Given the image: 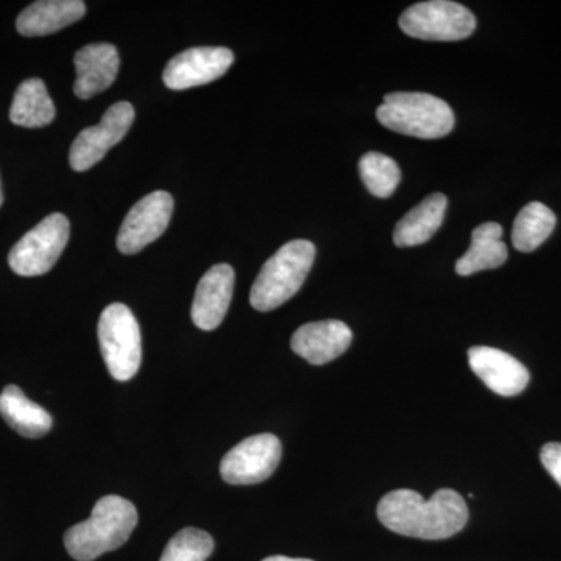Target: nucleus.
<instances>
[{"label": "nucleus", "mask_w": 561, "mask_h": 561, "mask_svg": "<svg viewBox=\"0 0 561 561\" xmlns=\"http://www.w3.org/2000/svg\"><path fill=\"white\" fill-rule=\"evenodd\" d=\"M283 446L273 434H260L236 445L221 459L220 474L231 485H253L267 481L278 468Z\"/></svg>", "instance_id": "obj_9"}, {"label": "nucleus", "mask_w": 561, "mask_h": 561, "mask_svg": "<svg viewBox=\"0 0 561 561\" xmlns=\"http://www.w3.org/2000/svg\"><path fill=\"white\" fill-rule=\"evenodd\" d=\"M10 119L18 127L24 128H43L54 122L55 105L43 80L22 81L14 92Z\"/></svg>", "instance_id": "obj_20"}, {"label": "nucleus", "mask_w": 561, "mask_h": 561, "mask_svg": "<svg viewBox=\"0 0 561 561\" xmlns=\"http://www.w3.org/2000/svg\"><path fill=\"white\" fill-rule=\"evenodd\" d=\"M405 35L424 41H460L476 31V18L451 0H431L409 7L400 18Z\"/></svg>", "instance_id": "obj_7"}, {"label": "nucleus", "mask_w": 561, "mask_h": 561, "mask_svg": "<svg viewBox=\"0 0 561 561\" xmlns=\"http://www.w3.org/2000/svg\"><path fill=\"white\" fill-rule=\"evenodd\" d=\"M448 198L442 192H435L424 198L419 206L409 210L393 231L394 245L400 249L416 247L434 238L445 219Z\"/></svg>", "instance_id": "obj_17"}, {"label": "nucleus", "mask_w": 561, "mask_h": 561, "mask_svg": "<svg viewBox=\"0 0 561 561\" xmlns=\"http://www.w3.org/2000/svg\"><path fill=\"white\" fill-rule=\"evenodd\" d=\"M316 260V247L309 241H291L280 247L262 265L250 291L256 311L268 312L289 301L301 289Z\"/></svg>", "instance_id": "obj_3"}, {"label": "nucleus", "mask_w": 561, "mask_h": 561, "mask_svg": "<svg viewBox=\"0 0 561 561\" xmlns=\"http://www.w3.org/2000/svg\"><path fill=\"white\" fill-rule=\"evenodd\" d=\"M103 360L116 381H130L139 371L142 342L138 320L122 302L103 309L98 327Z\"/></svg>", "instance_id": "obj_5"}, {"label": "nucleus", "mask_w": 561, "mask_h": 561, "mask_svg": "<svg viewBox=\"0 0 561 561\" xmlns=\"http://www.w3.org/2000/svg\"><path fill=\"white\" fill-rule=\"evenodd\" d=\"M70 225L60 213L50 214L11 249V271L21 276H39L50 272L68 245Z\"/></svg>", "instance_id": "obj_6"}, {"label": "nucleus", "mask_w": 561, "mask_h": 561, "mask_svg": "<svg viewBox=\"0 0 561 561\" xmlns=\"http://www.w3.org/2000/svg\"><path fill=\"white\" fill-rule=\"evenodd\" d=\"M73 62L77 70L73 92L77 98L87 101L108 90L114 83L119 72L121 58L113 44L98 43L77 51Z\"/></svg>", "instance_id": "obj_15"}, {"label": "nucleus", "mask_w": 561, "mask_h": 561, "mask_svg": "<svg viewBox=\"0 0 561 561\" xmlns=\"http://www.w3.org/2000/svg\"><path fill=\"white\" fill-rule=\"evenodd\" d=\"M87 13L81 0H39L18 16L16 28L22 36H46L60 32Z\"/></svg>", "instance_id": "obj_16"}, {"label": "nucleus", "mask_w": 561, "mask_h": 561, "mask_svg": "<svg viewBox=\"0 0 561 561\" xmlns=\"http://www.w3.org/2000/svg\"><path fill=\"white\" fill-rule=\"evenodd\" d=\"M234 279V271L228 264L214 265L205 273L192 302L191 316L195 327L202 331H214L220 327L231 305Z\"/></svg>", "instance_id": "obj_13"}, {"label": "nucleus", "mask_w": 561, "mask_h": 561, "mask_svg": "<svg viewBox=\"0 0 561 561\" xmlns=\"http://www.w3.org/2000/svg\"><path fill=\"white\" fill-rule=\"evenodd\" d=\"M232 62L234 54L227 47H192L168 62L162 80L169 90H190L220 79Z\"/></svg>", "instance_id": "obj_11"}, {"label": "nucleus", "mask_w": 561, "mask_h": 561, "mask_svg": "<svg viewBox=\"0 0 561 561\" xmlns=\"http://www.w3.org/2000/svg\"><path fill=\"white\" fill-rule=\"evenodd\" d=\"M262 561H313V560H308V559H290V557L272 556V557H267V559H264Z\"/></svg>", "instance_id": "obj_25"}, {"label": "nucleus", "mask_w": 561, "mask_h": 561, "mask_svg": "<svg viewBox=\"0 0 561 561\" xmlns=\"http://www.w3.org/2000/svg\"><path fill=\"white\" fill-rule=\"evenodd\" d=\"M135 122L131 103L117 102L103 114L101 124L84 128L73 140L69 151L70 168L77 172L90 171L105 158L114 146L121 142Z\"/></svg>", "instance_id": "obj_8"}, {"label": "nucleus", "mask_w": 561, "mask_h": 561, "mask_svg": "<svg viewBox=\"0 0 561 561\" xmlns=\"http://www.w3.org/2000/svg\"><path fill=\"white\" fill-rule=\"evenodd\" d=\"M556 224V214L548 206L538 202L529 203L519 210L513 224V247L523 253L537 250L552 234Z\"/></svg>", "instance_id": "obj_21"}, {"label": "nucleus", "mask_w": 561, "mask_h": 561, "mask_svg": "<svg viewBox=\"0 0 561 561\" xmlns=\"http://www.w3.org/2000/svg\"><path fill=\"white\" fill-rule=\"evenodd\" d=\"M383 127L421 139H438L453 131L451 106L424 92H391L376 111Z\"/></svg>", "instance_id": "obj_4"}, {"label": "nucleus", "mask_w": 561, "mask_h": 561, "mask_svg": "<svg viewBox=\"0 0 561 561\" xmlns=\"http://www.w3.org/2000/svg\"><path fill=\"white\" fill-rule=\"evenodd\" d=\"M3 203V191H2V183H0V206H2Z\"/></svg>", "instance_id": "obj_26"}, {"label": "nucleus", "mask_w": 561, "mask_h": 561, "mask_svg": "<svg viewBox=\"0 0 561 561\" xmlns=\"http://www.w3.org/2000/svg\"><path fill=\"white\" fill-rule=\"evenodd\" d=\"M353 342L348 324L339 320L313 321L302 324L291 337L295 354L312 365H324L337 359Z\"/></svg>", "instance_id": "obj_14"}, {"label": "nucleus", "mask_w": 561, "mask_h": 561, "mask_svg": "<svg viewBox=\"0 0 561 561\" xmlns=\"http://www.w3.org/2000/svg\"><path fill=\"white\" fill-rule=\"evenodd\" d=\"M359 172L365 187L375 197H390L400 186V165L387 154L378 153V151H370L360 158Z\"/></svg>", "instance_id": "obj_22"}, {"label": "nucleus", "mask_w": 561, "mask_h": 561, "mask_svg": "<svg viewBox=\"0 0 561 561\" xmlns=\"http://www.w3.org/2000/svg\"><path fill=\"white\" fill-rule=\"evenodd\" d=\"M379 522L387 529L420 540H446L468 523V507L457 491L443 489L423 500L412 490H394L378 505Z\"/></svg>", "instance_id": "obj_1"}, {"label": "nucleus", "mask_w": 561, "mask_h": 561, "mask_svg": "<svg viewBox=\"0 0 561 561\" xmlns=\"http://www.w3.org/2000/svg\"><path fill=\"white\" fill-rule=\"evenodd\" d=\"M138 526V511L121 496L102 497L87 522L70 527L65 535L66 551L77 561H92L116 551Z\"/></svg>", "instance_id": "obj_2"}, {"label": "nucleus", "mask_w": 561, "mask_h": 561, "mask_svg": "<svg viewBox=\"0 0 561 561\" xmlns=\"http://www.w3.org/2000/svg\"><path fill=\"white\" fill-rule=\"evenodd\" d=\"M468 362L474 375L501 397H516L529 386V370L505 351L472 346L468 351Z\"/></svg>", "instance_id": "obj_12"}, {"label": "nucleus", "mask_w": 561, "mask_h": 561, "mask_svg": "<svg viewBox=\"0 0 561 561\" xmlns=\"http://www.w3.org/2000/svg\"><path fill=\"white\" fill-rule=\"evenodd\" d=\"M540 459L546 471L561 486V443H548L542 446Z\"/></svg>", "instance_id": "obj_24"}, {"label": "nucleus", "mask_w": 561, "mask_h": 561, "mask_svg": "<svg viewBox=\"0 0 561 561\" xmlns=\"http://www.w3.org/2000/svg\"><path fill=\"white\" fill-rule=\"evenodd\" d=\"M502 227L496 221L479 225L471 236V245L457 261L456 272L470 276L482 271L501 267L508 257V250L501 241Z\"/></svg>", "instance_id": "obj_19"}, {"label": "nucleus", "mask_w": 561, "mask_h": 561, "mask_svg": "<svg viewBox=\"0 0 561 561\" xmlns=\"http://www.w3.org/2000/svg\"><path fill=\"white\" fill-rule=\"evenodd\" d=\"M172 214L173 198L169 192H151L140 198L122 224L117 234V249L124 254L139 253L164 234Z\"/></svg>", "instance_id": "obj_10"}, {"label": "nucleus", "mask_w": 561, "mask_h": 561, "mask_svg": "<svg viewBox=\"0 0 561 561\" xmlns=\"http://www.w3.org/2000/svg\"><path fill=\"white\" fill-rule=\"evenodd\" d=\"M213 551L214 540L208 531L187 527L168 542L160 561H206Z\"/></svg>", "instance_id": "obj_23"}, {"label": "nucleus", "mask_w": 561, "mask_h": 561, "mask_svg": "<svg viewBox=\"0 0 561 561\" xmlns=\"http://www.w3.org/2000/svg\"><path fill=\"white\" fill-rule=\"evenodd\" d=\"M0 415L22 437L41 438L51 430L50 413L28 400L16 386H7L0 393Z\"/></svg>", "instance_id": "obj_18"}]
</instances>
